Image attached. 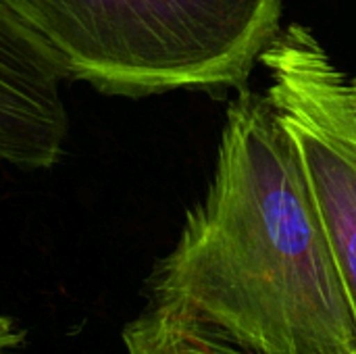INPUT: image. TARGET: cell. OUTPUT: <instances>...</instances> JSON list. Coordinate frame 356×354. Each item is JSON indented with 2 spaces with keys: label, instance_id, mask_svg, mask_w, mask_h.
I'll return each mask as SVG.
<instances>
[{
  "label": "cell",
  "instance_id": "obj_1",
  "mask_svg": "<svg viewBox=\"0 0 356 354\" xmlns=\"http://www.w3.org/2000/svg\"><path fill=\"white\" fill-rule=\"evenodd\" d=\"M148 307L244 354H356V323L294 138L240 88L215 173L148 277Z\"/></svg>",
  "mask_w": 356,
  "mask_h": 354
},
{
  "label": "cell",
  "instance_id": "obj_2",
  "mask_svg": "<svg viewBox=\"0 0 356 354\" xmlns=\"http://www.w3.org/2000/svg\"><path fill=\"white\" fill-rule=\"evenodd\" d=\"M69 81L106 96L244 88L282 29V0H2Z\"/></svg>",
  "mask_w": 356,
  "mask_h": 354
},
{
  "label": "cell",
  "instance_id": "obj_3",
  "mask_svg": "<svg viewBox=\"0 0 356 354\" xmlns=\"http://www.w3.org/2000/svg\"><path fill=\"white\" fill-rule=\"evenodd\" d=\"M267 96L294 138L356 323V81L292 23L263 52Z\"/></svg>",
  "mask_w": 356,
  "mask_h": 354
},
{
  "label": "cell",
  "instance_id": "obj_4",
  "mask_svg": "<svg viewBox=\"0 0 356 354\" xmlns=\"http://www.w3.org/2000/svg\"><path fill=\"white\" fill-rule=\"evenodd\" d=\"M52 50L0 0V161L25 171L50 169L69 138L63 83Z\"/></svg>",
  "mask_w": 356,
  "mask_h": 354
},
{
  "label": "cell",
  "instance_id": "obj_5",
  "mask_svg": "<svg viewBox=\"0 0 356 354\" xmlns=\"http://www.w3.org/2000/svg\"><path fill=\"white\" fill-rule=\"evenodd\" d=\"M123 346L127 354H242L150 307L123 328Z\"/></svg>",
  "mask_w": 356,
  "mask_h": 354
},
{
  "label": "cell",
  "instance_id": "obj_6",
  "mask_svg": "<svg viewBox=\"0 0 356 354\" xmlns=\"http://www.w3.org/2000/svg\"><path fill=\"white\" fill-rule=\"evenodd\" d=\"M25 340V332L6 315H0V354L13 353Z\"/></svg>",
  "mask_w": 356,
  "mask_h": 354
},
{
  "label": "cell",
  "instance_id": "obj_7",
  "mask_svg": "<svg viewBox=\"0 0 356 354\" xmlns=\"http://www.w3.org/2000/svg\"><path fill=\"white\" fill-rule=\"evenodd\" d=\"M355 81H356V79H355Z\"/></svg>",
  "mask_w": 356,
  "mask_h": 354
},
{
  "label": "cell",
  "instance_id": "obj_8",
  "mask_svg": "<svg viewBox=\"0 0 356 354\" xmlns=\"http://www.w3.org/2000/svg\"><path fill=\"white\" fill-rule=\"evenodd\" d=\"M242 354H244V353H242Z\"/></svg>",
  "mask_w": 356,
  "mask_h": 354
}]
</instances>
